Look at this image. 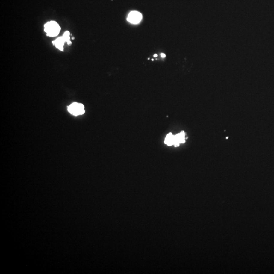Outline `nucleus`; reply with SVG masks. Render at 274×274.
Wrapping results in <instances>:
<instances>
[{
  "mask_svg": "<svg viewBox=\"0 0 274 274\" xmlns=\"http://www.w3.org/2000/svg\"><path fill=\"white\" fill-rule=\"evenodd\" d=\"M158 57V55H156V54H155V55H154V57Z\"/></svg>",
  "mask_w": 274,
  "mask_h": 274,
  "instance_id": "obj_9",
  "label": "nucleus"
},
{
  "mask_svg": "<svg viewBox=\"0 0 274 274\" xmlns=\"http://www.w3.org/2000/svg\"><path fill=\"white\" fill-rule=\"evenodd\" d=\"M185 142V133L184 131H181L176 136H174V145L175 147H178L180 143H184Z\"/></svg>",
  "mask_w": 274,
  "mask_h": 274,
  "instance_id": "obj_4",
  "label": "nucleus"
},
{
  "mask_svg": "<svg viewBox=\"0 0 274 274\" xmlns=\"http://www.w3.org/2000/svg\"><path fill=\"white\" fill-rule=\"evenodd\" d=\"M65 42H65L64 39L62 36L58 38H57L56 40L53 41L52 42V43H53V45H55V46L56 47V48L58 49L59 50H60V51H63V45H64Z\"/></svg>",
  "mask_w": 274,
  "mask_h": 274,
  "instance_id": "obj_5",
  "label": "nucleus"
},
{
  "mask_svg": "<svg viewBox=\"0 0 274 274\" xmlns=\"http://www.w3.org/2000/svg\"><path fill=\"white\" fill-rule=\"evenodd\" d=\"M161 57H163V58H164V57H166V55L164 54V53H161Z\"/></svg>",
  "mask_w": 274,
  "mask_h": 274,
  "instance_id": "obj_8",
  "label": "nucleus"
},
{
  "mask_svg": "<svg viewBox=\"0 0 274 274\" xmlns=\"http://www.w3.org/2000/svg\"><path fill=\"white\" fill-rule=\"evenodd\" d=\"M60 27L55 21H50L47 22L44 25V31L46 33L47 36H57L60 33Z\"/></svg>",
  "mask_w": 274,
  "mask_h": 274,
  "instance_id": "obj_1",
  "label": "nucleus"
},
{
  "mask_svg": "<svg viewBox=\"0 0 274 274\" xmlns=\"http://www.w3.org/2000/svg\"><path fill=\"white\" fill-rule=\"evenodd\" d=\"M164 143L168 145V146H172L174 143V136L172 135V133L168 134L166 138L164 140Z\"/></svg>",
  "mask_w": 274,
  "mask_h": 274,
  "instance_id": "obj_6",
  "label": "nucleus"
},
{
  "mask_svg": "<svg viewBox=\"0 0 274 274\" xmlns=\"http://www.w3.org/2000/svg\"><path fill=\"white\" fill-rule=\"evenodd\" d=\"M68 110L73 115L78 116L84 113V106L80 103H73L68 107Z\"/></svg>",
  "mask_w": 274,
  "mask_h": 274,
  "instance_id": "obj_2",
  "label": "nucleus"
},
{
  "mask_svg": "<svg viewBox=\"0 0 274 274\" xmlns=\"http://www.w3.org/2000/svg\"><path fill=\"white\" fill-rule=\"evenodd\" d=\"M70 32L69 31H66V32L64 33L63 34V37L64 40H65V42L67 43V44L68 45H70L72 43L70 41Z\"/></svg>",
  "mask_w": 274,
  "mask_h": 274,
  "instance_id": "obj_7",
  "label": "nucleus"
},
{
  "mask_svg": "<svg viewBox=\"0 0 274 274\" xmlns=\"http://www.w3.org/2000/svg\"><path fill=\"white\" fill-rule=\"evenodd\" d=\"M142 15L139 12L134 11L130 12L128 17V20L131 23L136 24L141 22Z\"/></svg>",
  "mask_w": 274,
  "mask_h": 274,
  "instance_id": "obj_3",
  "label": "nucleus"
}]
</instances>
